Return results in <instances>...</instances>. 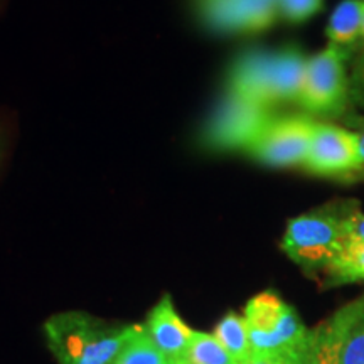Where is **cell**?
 Returning a JSON list of instances; mask_svg holds the SVG:
<instances>
[{
  "instance_id": "obj_1",
  "label": "cell",
  "mask_w": 364,
  "mask_h": 364,
  "mask_svg": "<svg viewBox=\"0 0 364 364\" xmlns=\"http://www.w3.org/2000/svg\"><path fill=\"white\" fill-rule=\"evenodd\" d=\"M140 324H108L85 312H65L44 324L59 364H112Z\"/></svg>"
},
{
  "instance_id": "obj_2",
  "label": "cell",
  "mask_w": 364,
  "mask_h": 364,
  "mask_svg": "<svg viewBox=\"0 0 364 364\" xmlns=\"http://www.w3.org/2000/svg\"><path fill=\"white\" fill-rule=\"evenodd\" d=\"M356 208V201H332L294 218L287 225L282 250L306 273L326 272L343 252L344 223Z\"/></svg>"
},
{
  "instance_id": "obj_3",
  "label": "cell",
  "mask_w": 364,
  "mask_h": 364,
  "mask_svg": "<svg viewBox=\"0 0 364 364\" xmlns=\"http://www.w3.org/2000/svg\"><path fill=\"white\" fill-rule=\"evenodd\" d=\"M253 354H289L307 349L311 331L297 311L275 292H262L245 307Z\"/></svg>"
},
{
  "instance_id": "obj_4",
  "label": "cell",
  "mask_w": 364,
  "mask_h": 364,
  "mask_svg": "<svg viewBox=\"0 0 364 364\" xmlns=\"http://www.w3.org/2000/svg\"><path fill=\"white\" fill-rule=\"evenodd\" d=\"M351 59L332 44L309 58L297 107L316 120H341L351 107L349 75L346 71V63H351Z\"/></svg>"
},
{
  "instance_id": "obj_5",
  "label": "cell",
  "mask_w": 364,
  "mask_h": 364,
  "mask_svg": "<svg viewBox=\"0 0 364 364\" xmlns=\"http://www.w3.org/2000/svg\"><path fill=\"white\" fill-rule=\"evenodd\" d=\"M273 117V108L247 102L225 90L199 134V144L211 152H245Z\"/></svg>"
},
{
  "instance_id": "obj_6",
  "label": "cell",
  "mask_w": 364,
  "mask_h": 364,
  "mask_svg": "<svg viewBox=\"0 0 364 364\" xmlns=\"http://www.w3.org/2000/svg\"><path fill=\"white\" fill-rule=\"evenodd\" d=\"M316 124V118L304 112L275 115L245 152L268 167H302Z\"/></svg>"
},
{
  "instance_id": "obj_7",
  "label": "cell",
  "mask_w": 364,
  "mask_h": 364,
  "mask_svg": "<svg viewBox=\"0 0 364 364\" xmlns=\"http://www.w3.org/2000/svg\"><path fill=\"white\" fill-rule=\"evenodd\" d=\"M358 167V139L346 127L317 120L302 169L312 176L351 184Z\"/></svg>"
},
{
  "instance_id": "obj_8",
  "label": "cell",
  "mask_w": 364,
  "mask_h": 364,
  "mask_svg": "<svg viewBox=\"0 0 364 364\" xmlns=\"http://www.w3.org/2000/svg\"><path fill=\"white\" fill-rule=\"evenodd\" d=\"M198 14L220 34L262 33L279 19V0H198Z\"/></svg>"
},
{
  "instance_id": "obj_9",
  "label": "cell",
  "mask_w": 364,
  "mask_h": 364,
  "mask_svg": "<svg viewBox=\"0 0 364 364\" xmlns=\"http://www.w3.org/2000/svg\"><path fill=\"white\" fill-rule=\"evenodd\" d=\"M273 61L275 51L250 49L241 53L228 70L226 91L247 102L273 108Z\"/></svg>"
},
{
  "instance_id": "obj_10",
  "label": "cell",
  "mask_w": 364,
  "mask_h": 364,
  "mask_svg": "<svg viewBox=\"0 0 364 364\" xmlns=\"http://www.w3.org/2000/svg\"><path fill=\"white\" fill-rule=\"evenodd\" d=\"M363 311L364 295L346 304L329 318L321 322L316 329H312L306 353V364H339L341 349L348 338L349 329Z\"/></svg>"
},
{
  "instance_id": "obj_11",
  "label": "cell",
  "mask_w": 364,
  "mask_h": 364,
  "mask_svg": "<svg viewBox=\"0 0 364 364\" xmlns=\"http://www.w3.org/2000/svg\"><path fill=\"white\" fill-rule=\"evenodd\" d=\"M145 331L164 354L167 364H179L188 351L194 331L184 324L176 312L171 295H164L161 302L149 314Z\"/></svg>"
},
{
  "instance_id": "obj_12",
  "label": "cell",
  "mask_w": 364,
  "mask_h": 364,
  "mask_svg": "<svg viewBox=\"0 0 364 364\" xmlns=\"http://www.w3.org/2000/svg\"><path fill=\"white\" fill-rule=\"evenodd\" d=\"M307 56L295 44L284 46L275 51L273 61V97L275 105L295 103L300 97V91L306 78Z\"/></svg>"
},
{
  "instance_id": "obj_13",
  "label": "cell",
  "mask_w": 364,
  "mask_h": 364,
  "mask_svg": "<svg viewBox=\"0 0 364 364\" xmlns=\"http://www.w3.org/2000/svg\"><path fill=\"white\" fill-rule=\"evenodd\" d=\"M364 0H343L331 14L326 27L329 44L354 58L363 46ZM353 61V59H351Z\"/></svg>"
},
{
  "instance_id": "obj_14",
  "label": "cell",
  "mask_w": 364,
  "mask_h": 364,
  "mask_svg": "<svg viewBox=\"0 0 364 364\" xmlns=\"http://www.w3.org/2000/svg\"><path fill=\"white\" fill-rule=\"evenodd\" d=\"M327 285H348L364 282V243L346 241L343 252L332 260L324 272Z\"/></svg>"
},
{
  "instance_id": "obj_15",
  "label": "cell",
  "mask_w": 364,
  "mask_h": 364,
  "mask_svg": "<svg viewBox=\"0 0 364 364\" xmlns=\"http://www.w3.org/2000/svg\"><path fill=\"white\" fill-rule=\"evenodd\" d=\"M215 338L220 341L223 348L231 354L236 364L247 363L252 358V344H250L248 327L245 316L236 312H228L218 322L215 329Z\"/></svg>"
},
{
  "instance_id": "obj_16",
  "label": "cell",
  "mask_w": 364,
  "mask_h": 364,
  "mask_svg": "<svg viewBox=\"0 0 364 364\" xmlns=\"http://www.w3.org/2000/svg\"><path fill=\"white\" fill-rule=\"evenodd\" d=\"M181 363L186 364H236L231 354L223 348L215 334L196 332L191 339L188 351Z\"/></svg>"
},
{
  "instance_id": "obj_17",
  "label": "cell",
  "mask_w": 364,
  "mask_h": 364,
  "mask_svg": "<svg viewBox=\"0 0 364 364\" xmlns=\"http://www.w3.org/2000/svg\"><path fill=\"white\" fill-rule=\"evenodd\" d=\"M112 364H167V361L157 349V346L154 344V341L150 339L145 326H139V329L124 346V349L118 353V356L113 359Z\"/></svg>"
},
{
  "instance_id": "obj_18",
  "label": "cell",
  "mask_w": 364,
  "mask_h": 364,
  "mask_svg": "<svg viewBox=\"0 0 364 364\" xmlns=\"http://www.w3.org/2000/svg\"><path fill=\"white\" fill-rule=\"evenodd\" d=\"M339 364H364V311L359 314L349 329L343 349H341Z\"/></svg>"
},
{
  "instance_id": "obj_19",
  "label": "cell",
  "mask_w": 364,
  "mask_h": 364,
  "mask_svg": "<svg viewBox=\"0 0 364 364\" xmlns=\"http://www.w3.org/2000/svg\"><path fill=\"white\" fill-rule=\"evenodd\" d=\"M322 9V0H279V12L285 21L304 22Z\"/></svg>"
},
{
  "instance_id": "obj_20",
  "label": "cell",
  "mask_w": 364,
  "mask_h": 364,
  "mask_svg": "<svg viewBox=\"0 0 364 364\" xmlns=\"http://www.w3.org/2000/svg\"><path fill=\"white\" fill-rule=\"evenodd\" d=\"M349 100L351 105L364 108V44L359 48L349 70Z\"/></svg>"
},
{
  "instance_id": "obj_21",
  "label": "cell",
  "mask_w": 364,
  "mask_h": 364,
  "mask_svg": "<svg viewBox=\"0 0 364 364\" xmlns=\"http://www.w3.org/2000/svg\"><path fill=\"white\" fill-rule=\"evenodd\" d=\"M339 122L346 127V129L353 130L354 134H356L358 167H356V172H354V176L351 179V184H354V182H361V181H364V115H356V113L348 112Z\"/></svg>"
},
{
  "instance_id": "obj_22",
  "label": "cell",
  "mask_w": 364,
  "mask_h": 364,
  "mask_svg": "<svg viewBox=\"0 0 364 364\" xmlns=\"http://www.w3.org/2000/svg\"><path fill=\"white\" fill-rule=\"evenodd\" d=\"M344 236L346 241H363L364 243V213L359 206L346 220Z\"/></svg>"
},
{
  "instance_id": "obj_23",
  "label": "cell",
  "mask_w": 364,
  "mask_h": 364,
  "mask_svg": "<svg viewBox=\"0 0 364 364\" xmlns=\"http://www.w3.org/2000/svg\"><path fill=\"white\" fill-rule=\"evenodd\" d=\"M294 353L289 354H252V358L243 364H289V359Z\"/></svg>"
},
{
  "instance_id": "obj_24",
  "label": "cell",
  "mask_w": 364,
  "mask_h": 364,
  "mask_svg": "<svg viewBox=\"0 0 364 364\" xmlns=\"http://www.w3.org/2000/svg\"><path fill=\"white\" fill-rule=\"evenodd\" d=\"M306 353H307V349H304V351H299V353H294L289 359V364H306Z\"/></svg>"
},
{
  "instance_id": "obj_25",
  "label": "cell",
  "mask_w": 364,
  "mask_h": 364,
  "mask_svg": "<svg viewBox=\"0 0 364 364\" xmlns=\"http://www.w3.org/2000/svg\"><path fill=\"white\" fill-rule=\"evenodd\" d=\"M363 44H364V19H363Z\"/></svg>"
},
{
  "instance_id": "obj_26",
  "label": "cell",
  "mask_w": 364,
  "mask_h": 364,
  "mask_svg": "<svg viewBox=\"0 0 364 364\" xmlns=\"http://www.w3.org/2000/svg\"><path fill=\"white\" fill-rule=\"evenodd\" d=\"M179 364H186V363H179Z\"/></svg>"
}]
</instances>
